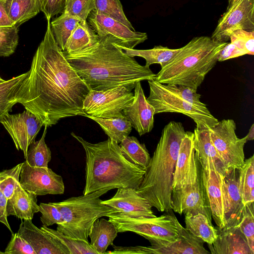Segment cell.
<instances>
[{
    "instance_id": "cell-13",
    "label": "cell",
    "mask_w": 254,
    "mask_h": 254,
    "mask_svg": "<svg viewBox=\"0 0 254 254\" xmlns=\"http://www.w3.org/2000/svg\"><path fill=\"white\" fill-rule=\"evenodd\" d=\"M171 210L180 214L202 213L212 223L211 213L203 183L200 165L194 183L180 189L172 190Z\"/></svg>"
},
{
    "instance_id": "cell-31",
    "label": "cell",
    "mask_w": 254,
    "mask_h": 254,
    "mask_svg": "<svg viewBox=\"0 0 254 254\" xmlns=\"http://www.w3.org/2000/svg\"><path fill=\"white\" fill-rule=\"evenodd\" d=\"M28 71L0 83V123L17 103V96Z\"/></svg>"
},
{
    "instance_id": "cell-17",
    "label": "cell",
    "mask_w": 254,
    "mask_h": 254,
    "mask_svg": "<svg viewBox=\"0 0 254 254\" xmlns=\"http://www.w3.org/2000/svg\"><path fill=\"white\" fill-rule=\"evenodd\" d=\"M102 203L120 213L131 217H154L156 215L152 205L147 199L129 188H119L110 199L102 200Z\"/></svg>"
},
{
    "instance_id": "cell-52",
    "label": "cell",
    "mask_w": 254,
    "mask_h": 254,
    "mask_svg": "<svg viewBox=\"0 0 254 254\" xmlns=\"http://www.w3.org/2000/svg\"><path fill=\"white\" fill-rule=\"evenodd\" d=\"M233 0H228V5L231 4Z\"/></svg>"
},
{
    "instance_id": "cell-15",
    "label": "cell",
    "mask_w": 254,
    "mask_h": 254,
    "mask_svg": "<svg viewBox=\"0 0 254 254\" xmlns=\"http://www.w3.org/2000/svg\"><path fill=\"white\" fill-rule=\"evenodd\" d=\"M0 123L10 135L16 149L23 151L26 159L30 144L35 141L43 126L41 121L25 110L21 113L6 115Z\"/></svg>"
},
{
    "instance_id": "cell-14",
    "label": "cell",
    "mask_w": 254,
    "mask_h": 254,
    "mask_svg": "<svg viewBox=\"0 0 254 254\" xmlns=\"http://www.w3.org/2000/svg\"><path fill=\"white\" fill-rule=\"evenodd\" d=\"M20 186L36 195L62 194L64 185L62 176L48 167L30 166L23 162L19 178Z\"/></svg>"
},
{
    "instance_id": "cell-9",
    "label": "cell",
    "mask_w": 254,
    "mask_h": 254,
    "mask_svg": "<svg viewBox=\"0 0 254 254\" xmlns=\"http://www.w3.org/2000/svg\"><path fill=\"white\" fill-rule=\"evenodd\" d=\"M136 83L120 85L106 90L91 89L83 101L84 113L103 118L123 114V110L133 100L132 90Z\"/></svg>"
},
{
    "instance_id": "cell-7",
    "label": "cell",
    "mask_w": 254,
    "mask_h": 254,
    "mask_svg": "<svg viewBox=\"0 0 254 254\" xmlns=\"http://www.w3.org/2000/svg\"><path fill=\"white\" fill-rule=\"evenodd\" d=\"M171 210L160 216L134 218L116 212L106 217L116 227L118 233L132 232L150 243L172 242L179 236L176 217Z\"/></svg>"
},
{
    "instance_id": "cell-43",
    "label": "cell",
    "mask_w": 254,
    "mask_h": 254,
    "mask_svg": "<svg viewBox=\"0 0 254 254\" xmlns=\"http://www.w3.org/2000/svg\"><path fill=\"white\" fill-rule=\"evenodd\" d=\"M229 40L230 43L244 52L246 55H254V31L236 30L231 34Z\"/></svg>"
},
{
    "instance_id": "cell-54",
    "label": "cell",
    "mask_w": 254,
    "mask_h": 254,
    "mask_svg": "<svg viewBox=\"0 0 254 254\" xmlns=\"http://www.w3.org/2000/svg\"><path fill=\"white\" fill-rule=\"evenodd\" d=\"M0 254H4V252H2L0 251Z\"/></svg>"
},
{
    "instance_id": "cell-35",
    "label": "cell",
    "mask_w": 254,
    "mask_h": 254,
    "mask_svg": "<svg viewBox=\"0 0 254 254\" xmlns=\"http://www.w3.org/2000/svg\"><path fill=\"white\" fill-rule=\"evenodd\" d=\"M47 127L45 128L41 138L32 142L28 148L25 161L31 166L48 167L51 160V151L45 142Z\"/></svg>"
},
{
    "instance_id": "cell-19",
    "label": "cell",
    "mask_w": 254,
    "mask_h": 254,
    "mask_svg": "<svg viewBox=\"0 0 254 254\" xmlns=\"http://www.w3.org/2000/svg\"><path fill=\"white\" fill-rule=\"evenodd\" d=\"M202 178L209 204L212 218L217 226L223 227L226 224V203L225 198L223 175L213 169L201 168Z\"/></svg>"
},
{
    "instance_id": "cell-30",
    "label": "cell",
    "mask_w": 254,
    "mask_h": 254,
    "mask_svg": "<svg viewBox=\"0 0 254 254\" xmlns=\"http://www.w3.org/2000/svg\"><path fill=\"white\" fill-rule=\"evenodd\" d=\"M186 229L196 238L207 245L213 244L216 240L217 232L206 216L202 213L185 215Z\"/></svg>"
},
{
    "instance_id": "cell-2",
    "label": "cell",
    "mask_w": 254,
    "mask_h": 254,
    "mask_svg": "<svg viewBox=\"0 0 254 254\" xmlns=\"http://www.w3.org/2000/svg\"><path fill=\"white\" fill-rule=\"evenodd\" d=\"M64 54L92 90H106L154 79L156 75L149 66L140 64L107 38L100 39L94 45L81 51Z\"/></svg>"
},
{
    "instance_id": "cell-1",
    "label": "cell",
    "mask_w": 254,
    "mask_h": 254,
    "mask_svg": "<svg viewBox=\"0 0 254 254\" xmlns=\"http://www.w3.org/2000/svg\"><path fill=\"white\" fill-rule=\"evenodd\" d=\"M44 37L33 58L17 96V103L34 114L43 126L84 114L83 101L90 88L66 59L47 20Z\"/></svg>"
},
{
    "instance_id": "cell-32",
    "label": "cell",
    "mask_w": 254,
    "mask_h": 254,
    "mask_svg": "<svg viewBox=\"0 0 254 254\" xmlns=\"http://www.w3.org/2000/svg\"><path fill=\"white\" fill-rule=\"evenodd\" d=\"M121 48L127 55L131 57L136 56L144 59L146 61L145 65L149 66L154 64H159L161 68L165 66L180 50V48L170 49L161 45L148 50Z\"/></svg>"
},
{
    "instance_id": "cell-10",
    "label": "cell",
    "mask_w": 254,
    "mask_h": 254,
    "mask_svg": "<svg viewBox=\"0 0 254 254\" xmlns=\"http://www.w3.org/2000/svg\"><path fill=\"white\" fill-rule=\"evenodd\" d=\"M210 139L227 169H240L245 163L244 146L247 138H239L236 125L232 119L218 121L209 128Z\"/></svg>"
},
{
    "instance_id": "cell-33",
    "label": "cell",
    "mask_w": 254,
    "mask_h": 254,
    "mask_svg": "<svg viewBox=\"0 0 254 254\" xmlns=\"http://www.w3.org/2000/svg\"><path fill=\"white\" fill-rule=\"evenodd\" d=\"M119 145L122 154L127 160L146 169L151 157L144 143H141L135 137L128 135Z\"/></svg>"
},
{
    "instance_id": "cell-12",
    "label": "cell",
    "mask_w": 254,
    "mask_h": 254,
    "mask_svg": "<svg viewBox=\"0 0 254 254\" xmlns=\"http://www.w3.org/2000/svg\"><path fill=\"white\" fill-rule=\"evenodd\" d=\"M88 23L99 39H108L121 48L133 49L147 39L145 32L133 30L121 22L102 14L91 11Z\"/></svg>"
},
{
    "instance_id": "cell-5",
    "label": "cell",
    "mask_w": 254,
    "mask_h": 254,
    "mask_svg": "<svg viewBox=\"0 0 254 254\" xmlns=\"http://www.w3.org/2000/svg\"><path fill=\"white\" fill-rule=\"evenodd\" d=\"M228 42L206 36L193 38L156 74L154 80L164 84L183 85L197 90L214 67L217 57Z\"/></svg>"
},
{
    "instance_id": "cell-37",
    "label": "cell",
    "mask_w": 254,
    "mask_h": 254,
    "mask_svg": "<svg viewBox=\"0 0 254 254\" xmlns=\"http://www.w3.org/2000/svg\"><path fill=\"white\" fill-rule=\"evenodd\" d=\"M40 229L65 246L68 249L70 254H99L89 242L71 238L57 230L51 229L43 225Z\"/></svg>"
},
{
    "instance_id": "cell-47",
    "label": "cell",
    "mask_w": 254,
    "mask_h": 254,
    "mask_svg": "<svg viewBox=\"0 0 254 254\" xmlns=\"http://www.w3.org/2000/svg\"><path fill=\"white\" fill-rule=\"evenodd\" d=\"M41 11L47 20L55 15L62 13L64 9V0H40Z\"/></svg>"
},
{
    "instance_id": "cell-11",
    "label": "cell",
    "mask_w": 254,
    "mask_h": 254,
    "mask_svg": "<svg viewBox=\"0 0 254 254\" xmlns=\"http://www.w3.org/2000/svg\"><path fill=\"white\" fill-rule=\"evenodd\" d=\"M238 30L254 31V0H234L219 19L211 38L227 42L231 34Z\"/></svg>"
},
{
    "instance_id": "cell-36",
    "label": "cell",
    "mask_w": 254,
    "mask_h": 254,
    "mask_svg": "<svg viewBox=\"0 0 254 254\" xmlns=\"http://www.w3.org/2000/svg\"><path fill=\"white\" fill-rule=\"evenodd\" d=\"M240 187L243 204L254 202V156L245 160L240 169Z\"/></svg>"
},
{
    "instance_id": "cell-16",
    "label": "cell",
    "mask_w": 254,
    "mask_h": 254,
    "mask_svg": "<svg viewBox=\"0 0 254 254\" xmlns=\"http://www.w3.org/2000/svg\"><path fill=\"white\" fill-rule=\"evenodd\" d=\"M199 167L200 164L193 147V132L186 131L177 156L172 190L180 189L194 183L198 176Z\"/></svg>"
},
{
    "instance_id": "cell-40",
    "label": "cell",
    "mask_w": 254,
    "mask_h": 254,
    "mask_svg": "<svg viewBox=\"0 0 254 254\" xmlns=\"http://www.w3.org/2000/svg\"><path fill=\"white\" fill-rule=\"evenodd\" d=\"M22 163L13 168L0 172V190L8 199L13 194L19 184Z\"/></svg>"
},
{
    "instance_id": "cell-34",
    "label": "cell",
    "mask_w": 254,
    "mask_h": 254,
    "mask_svg": "<svg viewBox=\"0 0 254 254\" xmlns=\"http://www.w3.org/2000/svg\"><path fill=\"white\" fill-rule=\"evenodd\" d=\"M80 19L63 12L61 15L53 19L50 22L51 29L55 39L64 51L65 44L72 31L78 23L81 21Z\"/></svg>"
},
{
    "instance_id": "cell-3",
    "label": "cell",
    "mask_w": 254,
    "mask_h": 254,
    "mask_svg": "<svg viewBox=\"0 0 254 254\" xmlns=\"http://www.w3.org/2000/svg\"><path fill=\"white\" fill-rule=\"evenodd\" d=\"M71 135L81 144L86 154L83 194L107 188L138 189L145 169L127 160L118 143L109 137L105 141L92 143L73 132Z\"/></svg>"
},
{
    "instance_id": "cell-6",
    "label": "cell",
    "mask_w": 254,
    "mask_h": 254,
    "mask_svg": "<svg viewBox=\"0 0 254 254\" xmlns=\"http://www.w3.org/2000/svg\"><path fill=\"white\" fill-rule=\"evenodd\" d=\"M111 188H103L87 194L71 197L58 202H50L60 211L64 222L57 230L71 238L88 242L91 226L98 218L117 211L102 203L100 197Z\"/></svg>"
},
{
    "instance_id": "cell-23",
    "label": "cell",
    "mask_w": 254,
    "mask_h": 254,
    "mask_svg": "<svg viewBox=\"0 0 254 254\" xmlns=\"http://www.w3.org/2000/svg\"><path fill=\"white\" fill-rule=\"evenodd\" d=\"M193 147L202 168L215 170L223 176L225 174L228 169L212 143L209 127H195Z\"/></svg>"
},
{
    "instance_id": "cell-44",
    "label": "cell",
    "mask_w": 254,
    "mask_h": 254,
    "mask_svg": "<svg viewBox=\"0 0 254 254\" xmlns=\"http://www.w3.org/2000/svg\"><path fill=\"white\" fill-rule=\"evenodd\" d=\"M166 85L170 91L188 102L202 108H207L206 105L200 101L201 95L196 92L197 90L183 85Z\"/></svg>"
},
{
    "instance_id": "cell-42",
    "label": "cell",
    "mask_w": 254,
    "mask_h": 254,
    "mask_svg": "<svg viewBox=\"0 0 254 254\" xmlns=\"http://www.w3.org/2000/svg\"><path fill=\"white\" fill-rule=\"evenodd\" d=\"M18 27L0 28V57H6L13 54L18 45Z\"/></svg>"
},
{
    "instance_id": "cell-24",
    "label": "cell",
    "mask_w": 254,
    "mask_h": 254,
    "mask_svg": "<svg viewBox=\"0 0 254 254\" xmlns=\"http://www.w3.org/2000/svg\"><path fill=\"white\" fill-rule=\"evenodd\" d=\"M223 185L226 203V224L238 220L244 206L240 187V169H228L223 176Z\"/></svg>"
},
{
    "instance_id": "cell-26",
    "label": "cell",
    "mask_w": 254,
    "mask_h": 254,
    "mask_svg": "<svg viewBox=\"0 0 254 254\" xmlns=\"http://www.w3.org/2000/svg\"><path fill=\"white\" fill-rule=\"evenodd\" d=\"M116 226L104 218L97 219L90 229L88 237L90 244L98 253L104 254L118 235Z\"/></svg>"
},
{
    "instance_id": "cell-48",
    "label": "cell",
    "mask_w": 254,
    "mask_h": 254,
    "mask_svg": "<svg viewBox=\"0 0 254 254\" xmlns=\"http://www.w3.org/2000/svg\"><path fill=\"white\" fill-rule=\"evenodd\" d=\"M245 55L246 54L244 52L238 48L232 43L228 42L219 53L217 57V62H223Z\"/></svg>"
},
{
    "instance_id": "cell-45",
    "label": "cell",
    "mask_w": 254,
    "mask_h": 254,
    "mask_svg": "<svg viewBox=\"0 0 254 254\" xmlns=\"http://www.w3.org/2000/svg\"><path fill=\"white\" fill-rule=\"evenodd\" d=\"M39 206V212L42 214L40 220L43 226L48 227L54 224L61 225L64 222L59 210L50 202L40 203Z\"/></svg>"
},
{
    "instance_id": "cell-8",
    "label": "cell",
    "mask_w": 254,
    "mask_h": 254,
    "mask_svg": "<svg viewBox=\"0 0 254 254\" xmlns=\"http://www.w3.org/2000/svg\"><path fill=\"white\" fill-rule=\"evenodd\" d=\"M147 81L150 92L146 99L154 107L155 114L181 113L192 119L198 128H210L218 122L208 108L199 107L184 100L170 91L166 84L159 83L154 79Z\"/></svg>"
},
{
    "instance_id": "cell-20",
    "label": "cell",
    "mask_w": 254,
    "mask_h": 254,
    "mask_svg": "<svg viewBox=\"0 0 254 254\" xmlns=\"http://www.w3.org/2000/svg\"><path fill=\"white\" fill-rule=\"evenodd\" d=\"M237 222L238 220L232 223L226 224L222 228H216V240L213 244L207 245L210 254H254Z\"/></svg>"
},
{
    "instance_id": "cell-39",
    "label": "cell",
    "mask_w": 254,
    "mask_h": 254,
    "mask_svg": "<svg viewBox=\"0 0 254 254\" xmlns=\"http://www.w3.org/2000/svg\"><path fill=\"white\" fill-rule=\"evenodd\" d=\"M254 202L244 204L238 219L237 224L246 238L250 249L254 253Z\"/></svg>"
},
{
    "instance_id": "cell-29",
    "label": "cell",
    "mask_w": 254,
    "mask_h": 254,
    "mask_svg": "<svg viewBox=\"0 0 254 254\" xmlns=\"http://www.w3.org/2000/svg\"><path fill=\"white\" fill-rule=\"evenodd\" d=\"M6 12L18 27L41 11L40 0H4Z\"/></svg>"
},
{
    "instance_id": "cell-18",
    "label": "cell",
    "mask_w": 254,
    "mask_h": 254,
    "mask_svg": "<svg viewBox=\"0 0 254 254\" xmlns=\"http://www.w3.org/2000/svg\"><path fill=\"white\" fill-rule=\"evenodd\" d=\"M134 98L123 111L124 115L140 136L150 132L154 127L155 109L147 101L141 82L134 88Z\"/></svg>"
},
{
    "instance_id": "cell-28",
    "label": "cell",
    "mask_w": 254,
    "mask_h": 254,
    "mask_svg": "<svg viewBox=\"0 0 254 254\" xmlns=\"http://www.w3.org/2000/svg\"><path fill=\"white\" fill-rule=\"evenodd\" d=\"M98 36L87 21L77 23L65 45L64 53L78 52L91 47L99 41Z\"/></svg>"
},
{
    "instance_id": "cell-49",
    "label": "cell",
    "mask_w": 254,
    "mask_h": 254,
    "mask_svg": "<svg viewBox=\"0 0 254 254\" xmlns=\"http://www.w3.org/2000/svg\"><path fill=\"white\" fill-rule=\"evenodd\" d=\"M7 200V199L0 190V222L4 224L11 234H13V232L11 229L7 220L8 216L6 209Z\"/></svg>"
},
{
    "instance_id": "cell-50",
    "label": "cell",
    "mask_w": 254,
    "mask_h": 254,
    "mask_svg": "<svg viewBox=\"0 0 254 254\" xmlns=\"http://www.w3.org/2000/svg\"><path fill=\"white\" fill-rule=\"evenodd\" d=\"M15 25L9 17L4 5V0H0V28L10 27Z\"/></svg>"
},
{
    "instance_id": "cell-53",
    "label": "cell",
    "mask_w": 254,
    "mask_h": 254,
    "mask_svg": "<svg viewBox=\"0 0 254 254\" xmlns=\"http://www.w3.org/2000/svg\"><path fill=\"white\" fill-rule=\"evenodd\" d=\"M4 80L0 76V83L3 81Z\"/></svg>"
},
{
    "instance_id": "cell-51",
    "label": "cell",
    "mask_w": 254,
    "mask_h": 254,
    "mask_svg": "<svg viewBox=\"0 0 254 254\" xmlns=\"http://www.w3.org/2000/svg\"><path fill=\"white\" fill-rule=\"evenodd\" d=\"M247 140H253L254 139V124H253L250 128L248 133L246 135Z\"/></svg>"
},
{
    "instance_id": "cell-22",
    "label": "cell",
    "mask_w": 254,
    "mask_h": 254,
    "mask_svg": "<svg viewBox=\"0 0 254 254\" xmlns=\"http://www.w3.org/2000/svg\"><path fill=\"white\" fill-rule=\"evenodd\" d=\"M178 239L172 242L150 243L147 254H210L204 247V242L192 235L178 220Z\"/></svg>"
},
{
    "instance_id": "cell-27",
    "label": "cell",
    "mask_w": 254,
    "mask_h": 254,
    "mask_svg": "<svg viewBox=\"0 0 254 254\" xmlns=\"http://www.w3.org/2000/svg\"><path fill=\"white\" fill-rule=\"evenodd\" d=\"M81 116L96 122L108 137L118 144L128 136L132 130L130 123L124 114L115 117L105 118L90 116L85 113Z\"/></svg>"
},
{
    "instance_id": "cell-21",
    "label": "cell",
    "mask_w": 254,
    "mask_h": 254,
    "mask_svg": "<svg viewBox=\"0 0 254 254\" xmlns=\"http://www.w3.org/2000/svg\"><path fill=\"white\" fill-rule=\"evenodd\" d=\"M17 233L29 243L37 254H70L65 246L36 226L32 220H22Z\"/></svg>"
},
{
    "instance_id": "cell-46",
    "label": "cell",
    "mask_w": 254,
    "mask_h": 254,
    "mask_svg": "<svg viewBox=\"0 0 254 254\" xmlns=\"http://www.w3.org/2000/svg\"><path fill=\"white\" fill-rule=\"evenodd\" d=\"M4 254H37L32 247L17 233L12 234Z\"/></svg>"
},
{
    "instance_id": "cell-4",
    "label": "cell",
    "mask_w": 254,
    "mask_h": 254,
    "mask_svg": "<svg viewBox=\"0 0 254 254\" xmlns=\"http://www.w3.org/2000/svg\"><path fill=\"white\" fill-rule=\"evenodd\" d=\"M186 131L182 123L171 121L162 129L153 156L136 191L159 212L171 210L173 174Z\"/></svg>"
},
{
    "instance_id": "cell-41",
    "label": "cell",
    "mask_w": 254,
    "mask_h": 254,
    "mask_svg": "<svg viewBox=\"0 0 254 254\" xmlns=\"http://www.w3.org/2000/svg\"><path fill=\"white\" fill-rule=\"evenodd\" d=\"M95 8V0H64L63 12L86 21Z\"/></svg>"
},
{
    "instance_id": "cell-38",
    "label": "cell",
    "mask_w": 254,
    "mask_h": 254,
    "mask_svg": "<svg viewBox=\"0 0 254 254\" xmlns=\"http://www.w3.org/2000/svg\"><path fill=\"white\" fill-rule=\"evenodd\" d=\"M94 11L108 16L124 24L131 30H135L127 18L120 0H95Z\"/></svg>"
},
{
    "instance_id": "cell-25",
    "label": "cell",
    "mask_w": 254,
    "mask_h": 254,
    "mask_svg": "<svg viewBox=\"0 0 254 254\" xmlns=\"http://www.w3.org/2000/svg\"><path fill=\"white\" fill-rule=\"evenodd\" d=\"M36 194L25 190L18 184L13 195L7 200V216H15L22 220H32L34 214L39 212Z\"/></svg>"
}]
</instances>
